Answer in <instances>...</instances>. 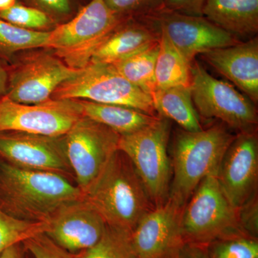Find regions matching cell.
Here are the masks:
<instances>
[{
	"label": "cell",
	"instance_id": "603a6c76",
	"mask_svg": "<svg viewBox=\"0 0 258 258\" xmlns=\"http://www.w3.org/2000/svg\"><path fill=\"white\" fill-rule=\"evenodd\" d=\"M159 50V41L112 64L127 81L152 96L156 91L155 69Z\"/></svg>",
	"mask_w": 258,
	"mask_h": 258
},
{
	"label": "cell",
	"instance_id": "277c9868",
	"mask_svg": "<svg viewBox=\"0 0 258 258\" xmlns=\"http://www.w3.org/2000/svg\"><path fill=\"white\" fill-rule=\"evenodd\" d=\"M104 0H90L77 14L50 32L46 47L71 69H83L102 43L127 19Z\"/></svg>",
	"mask_w": 258,
	"mask_h": 258
},
{
	"label": "cell",
	"instance_id": "f546056e",
	"mask_svg": "<svg viewBox=\"0 0 258 258\" xmlns=\"http://www.w3.org/2000/svg\"><path fill=\"white\" fill-rule=\"evenodd\" d=\"M116 14L125 18H141L162 9L164 0H104Z\"/></svg>",
	"mask_w": 258,
	"mask_h": 258
},
{
	"label": "cell",
	"instance_id": "cb8c5ba5",
	"mask_svg": "<svg viewBox=\"0 0 258 258\" xmlns=\"http://www.w3.org/2000/svg\"><path fill=\"white\" fill-rule=\"evenodd\" d=\"M50 32L33 31L0 18V60H9L23 50L45 48Z\"/></svg>",
	"mask_w": 258,
	"mask_h": 258
},
{
	"label": "cell",
	"instance_id": "3957f363",
	"mask_svg": "<svg viewBox=\"0 0 258 258\" xmlns=\"http://www.w3.org/2000/svg\"><path fill=\"white\" fill-rule=\"evenodd\" d=\"M236 136L215 125L198 132L181 130L172 147L170 198L186 205L202 181L217 175L220 164Z\"/></svg>",
	"mask_w": 258,
	"mask_h": 258
},
{
	"label": "cell",
	"instance_id": "7a4b0ae2",
	"mask_svg": "<svg viewBox=\"0 0 258 258\" xmlns=\"http://www.w3.org/2000/svg\"><path fill=\"white\" fill-rule=\"evenodd\" d=\"M84 198L107 225L131 232L155 206L128 158L117 151Z\"/></svg>",
	"mask_w": 258,
	"mask_h": 258
},
{
	"label": "cell",
	"instance_id": "d6986e66",
	"mask_svg": "<svg viewBox=\"0 0 258 258\" xmlns=\"http://www.w3.org/2000/svg\"><path fill=\"white\" fill-rule=\"evenodd\" d=\"M203 16L236 37H254L258 0H207Z\"/></svg>",
	"mask_w": 258,
	"mask_h": 258
},
{
	"label": "cell",
	"instance_id": "d6a6232c",
	"mask_svg": "<svg viewBox=\"0 0 258 258\" xmlns=\"http://www.w3.org/2000/svg\"><path fill=\"white\" fill-rule=\"evenodd\" d=\"M176 258H210L206 246L189 242H184L181 245Z\"/></svg>",
	"mask_w": 258,
	"mask_h": 258
},
{
	"label": "cell",
	"instance_id": "5b68a950",
	"mask_svg": "<svg viewBox=\"0 0 258 258\" xmlns=\"http://www.w3.org/2000/svg\"><path fill=\"white\" fill-rule=\"evenodd\" d=\"M170 120L158 115L157 119L134 133L120 136L118 150L123 153L140 176L154 206L168 200L172 176L168 154Z\"/></svg>",
	"mask_w": 258,
	"mask_h": 258
},
{
	"label": "cell",
	"instance_id": "4316f807",
	"mask_svg": "<svg viewBox=\"0 0 258 258\" xmlns=\"http://www.w3.org/2000/svg\"><path fill=\"white\" fill-rule=\"evenodd\" d=\"M47 222H34L18 220L0 210V256L14 244L45 233Z\"/></svg>",
	"mask_w": 258,
	"mask_h": 258
},
{
	"label": "cell",
	"instance_id": "1f68e13d",
	"mask_svg": "<svg viewBox=\"0 0 258 258\" xmlns=\"http://www.w3.org/2000/svg\"><path fill=\"white\" fill-rule=\"evenodd\" d=\"M207 0H164V9L181 14L203 16Z\"/></svg>",
	"mask_w": 258,
	"mask_h": 258
},
{
	"label": "cell",
	"instance_id": "7c38bea8",
	"mask_svg": "<svg viewBox=\"0 0 258 258\" xmlns=\"http://www.w3.org/2000/svg\"><path fill=\"white\" fill-rule=\"evenodd\" d=\"M146 17L155 23L161 33L190 64L198 55L240 42L204 16L181 14L162 8Z\"/></svg>",
	"mask_w": 258,
	"mask_h": 258
},
{
	"label": "cell",
	"instance_id": "44dd1931",
	"mask_svg": "<svg viewBox=\"0 0 258 258\" xmlns=\"http://www.w3.org/2000/svg\"><path fill=\"white\" fill-rule=\"evenodd\" d=\"M153 105L158 115L175 121L183 130L198 132L203 129L190 86H176L156 90L152 94Z\"/></svg>",
	"mask_w": 258,
	"mask_h": 258
},
{
	"label": "cell",
	"instance_id": "e0dca14e",
	"mask_svg": "<svg viewBox=\"0 0 258 258\" xmlns=\"http://www.w3.org/2000/svg\"><path fill=\"white\" fill-rule=\"evenodd\" d=\"M204 60L230 80L254 104L258 102V40L254 37L203 54Z\"/></svg>",
	"mask_w": 258,
	"mask_h": 258
},
{
	"label": "cell",
	"instance_id": "8d00e7d4",
	"mask_svg": "<svg viewBox=\"0 0 258 258\" xmlns=\"http://www.w3.org/2000/svg\"><path fill=\"white\" fill-rule=\"evenodd\" d=\"M176 256H175V257H174V258H176Z\"/></svg>",
	"mask_w": 258,
	"mask_h": 258
},
{
	"label": "cell",
	"instance_id": "4fadbf2b",
	"mask_svg": "<svg viewBox=\"0 0 258 258\" xmlns=\"http://www.w3.org/2000/svg\"><path fill=\"white\" fill-rule=\"evenodd\" d=\"M0 160L13 165L74 176L62 137L0 132Z\"/></svg>",
	"mask_w": 258,
	"mask_h": 258
},
{
	"label": "cell",
	"instance_id": "836d02e7",
	"mask_svg": "<svg viewBox=\"0 0 258 258\" xmlns=\"http://www.w3.org/2000/svg\"><path fill=\"white\" fill-rule=\"evenodd\" d=\"M8 69L0 60V99L5 96L8 88Z\"/></svg>",
	"mask_w": 258,
	"mask_h": 258
},
{
	"label": "cell",
	"instance_id": "9c48e42d",
	"mask_svg": "<svg viewBox=\"0 0 258 258\" xmlns=\"http://www.w3.org/2000/svg\"><path fill=\"white\" fill-rule=\"evenodd\" d=\"M119 139L114 131L83 116L64 136L76 185L84 195L118 150Z\"/></svg>",
	"mask_w": 258,
	"mask_h": 258
},
{
	"label": "cell",
	"instance_id": "e575fe53",
	"mask_svg": "<svg viewBox=\"0 0 258 258\" xmlns=\"http://www.w3.org/2000/svg\"><path fill=\"white\" fill-rule=\"evenodd\" d=\"M0 258H23V243L11 246L3 252Z\"/></svg>",
	"mask_w": 258,
	"mask_h": 258
},
{
	"label": "cell",
	"instance_id": "ffe728a7",
	"mask_svg": "<svg viewBox=\"0 0 258 258\" xmlns=\"http://www.w3.org/2000/svg\"><path fill=\"white\" fill-rule=\"evenodd\" d=\"M74 100L79 103L83 117L106 125L120 136L141 130L153 123L158 117L130 107Z\"/></svg>",
	"mask_w": 258,
	"mask_h": 258
},
{
	"label": "cell",
	"instance_id": "484cf974",
	"mask_svg": "<svg viewBox=\"0 0 258 258\" xmlns=\"http://www.w3.org/2000/svg\"><path fill=\"white\" fill-rule=\"evenodd\" d=\"M0 18L15 26L33 31L50 32L58 23L42 10L18 0L9 9L0 13Z\"/></svg>",
	"mask_w": 258,
	"mask_h": 258
},
{
	"label": "cell",
	"instance_id": "f1b7e54d",
	"mask_svg": "<svg viewBox=\"0 0 258 258\" xmlns=\"http://www.w3.org/2000/svg\"><path fill=\"white\" fill-rule=\"evenodd\" d=\"M45 12L58 24L66 23L77 14L90 0H20Z\"/></svg>",
	"mask_w": 258,
	"mask_h": 258
},
{
	"label": "cell",
	"instance_id": "8992f818",
	"mask_svg": "<svg viewBox=\"0 0 258 258\" xmlns=\"http://www.w3.org/2000/svg\"><path fill=\"white\" fill-rule=\"evenodd\" d=\"M189 199L181 217L184 242L206 246L219 239L246 234L238 210L225 196L217 175L204 179Z\"/></svg>",
	"mask_w": 258,
	"mask_h": 258
},
{
	"label": "cell",
	"instance_id": "7402d4cb",
	"mask_svg": "<svg viewBox=\"0 0 258 258\" xmlns=\"http://www.w3.org/2000/svg\"><path fill=\"white\" fill-rule=\"evenodd\" d=\"M155 79L156 90L191 84V64L162 33L156 62Z\"/></svg>",
	"mask_w": 258,
	"mask_h": 258
},
{
	"label": "cell",
	"instance_id": "83f0119b",
	"mask_svg": "<svg viewBox=\"0 0 258 258\" xmlns=\"http://www.w3.org/2000/svg\"><path fill=\"white\" fill-rule=\"evenodd\" d=\"M206 248L210 258H258L257 238L246 234L219 239Z\"/></svg>",
	"mask_w": 258,
	"mask_h": 258
},
{
	"label": "cell",
	"instance_id": "8fae6325",
	"mask_svg": "<svg viewBox=\"0 0 258 258\" xmlns=\"http://www.w3.org/2000/svg\"><path fill=\"white\" fill-rule=\"evenodd\" d=\"M81 70L71 69L53 54L32 52L8 69L5 96L24 104L43 103L51 99L60 84Z\"/></svg>",
	"mask_w": 258,
	"mask_h": 258
},
{
	"label": "cell",
	"instance_id": "5bb4252c",
	"mask_svg": "<svg viewBox=\"0 0 258 258\" xmlns=\"http://www.w3.org/2000/svg\"><path fill=\"white\" fill-rule=\"evenodd\" d=\"M184 206L169 197L142 217L132 231V244L139 258H173L184 243L181 217Z\"/></svg>",
	"mask_w": 258,
	"mask_h": 258
},
{
	"label": "cell",
	"instance_id": "ba28073f",
	"mask_svg": "<svg viewBox=\"0 0 258 258\" xmlns=\"http://www.w3.org/2000/svg\"><path fill=\"white\" fill-rule=\"evenodd\" d=\"M190 88L199 115L222 120L239 133L255 132L257 112L253 102L197 62L191 64Z\"/></svg>",
	"mask_w": 258,
	"mask_h": 258
},
{
	"label": "cell",
	"instance_id": "d590c367",
	"mask_svg": "<svg viewBox=\"0 0 258 258\" xmlns=\"http://www.w3.org/2000/svg\"><path fill=\"white\" fill-rule=\"evenodd\" d=\"M18 1V0H0V13L9 9Z\"/></svg>",
	"mask_w": 258,
	"mask_h": 258
},
{
	"label": "cell",
	"instance_id": "6da1fadb",
	"mask_svg": "<svg viewBox=\"0 0 258 258\" xmlns=\"http://www.w3.org/2000/svg\"><path fill=\"white\" fill-rule=\"evenodd\" d=\"M83 198L79 186L60 174L23 169L0 160V210L10 216L47 222L64 204Z\"/></svg>",
	"mask_w": 258,
	"mask_h": 258
},
{
	"label": "cell",
	"instance_id": "d4e9b609",
	"mask_svg": "<svg viewBox=\"0 0 258 258\" xmlns=\"http://www.w3.org/2000/svg\"><path fill=\"white\" fill-rule=\"evenodd\" d=\"M131 235V232L106 225L98 243L76 255V257L139 258L134 250Z\"/></svg>",
	"mask_w": 258,
	"mask_h": 258
},
{
	"label": "cell",
	"instance_id": "2e32d148",
	"mask_svg": "<svg viewBox=\"0 0 258 258\" xmlns=\"http://www.w3.org/2000/svg\"><path fill=\"white\" fill-rule=\"evenodd\" d=\"M47 223L45 235L74 255L98 243L106 227L101 215L85 198L64 204Z\"/></svg>",
	"mask_w": 258,
	"mask_h": 258
},
{
	"label": "cell",
	"instance_id": "ac0fdd59",
	"mask_svg": "<svg viewBox=\"0 0 258 258\" xmlns=\"http://www.w3.org/2000/svg\"><path fill=\"white\" fill-rule=\"evenodd\" d=\"M161 32L147 17L120 24L93 54L92 62L113 64L159 41Z\"/></svg>",
	"mask_w": 258,
	"mask_h": 258
},
{
	"label": "cell",
	"instance_id": "9a60e30c",
	"mask_svg": "<svg viewBox=\"0 0 258 258\" xmlns=\"http://www.w3.org/2000/svg\"><path fill=\"white\" fill-rule=\"evenodd\" d=\"M222 191L239 210L254 198L258 179V140L255 132L236 135L217 173Z\"/></svg>",
	"mask_w": 258,
	"mask_h": 258
},
{
	"label": "cell",
	"instance_id": "30bf717a",
	"mask_svg": "<svg viewBox=\"0 0 258 258\" xmlns=\"http://www.w3.org/2000/svg\"><path fill=\"white\" fill-rule=\"evenodd\" d=\"M76 100L51 99L24 104L4 96L0 99V132L62 137L82 118Z\"/></svg>",
	"mask_w": 258,
	"mask_h": 258
},
{
	"label": "cell",
	"instance_id": "52a82bcc",
	"mask_svg": "<svg viewBox=\"0 0 258 258\" xmlns=\"http://www.w3.org/2000/svg\"><path fill=\"white\" fill-rule=\"evenodd\" d=\"M51 98L118 105L157 115L152 96L127 81L112 64L91 61L79 74L60 84Z\"/></svg>",
	"mask_w": 258,
	"mask_h": 258
},
{
	"label": "cell",
	"instance_id": "4dcf8cb0",
	"mask_svg": "<svg viewBox=\"0 0 258 258\" xmlns=\"http://www.w3.org/2000/svg\"><path fill=\"white\" fill-rule=\"evenodd\" d=\"M33 258H77L56 244L45 233L30 237L23 242Z\"/></svg>",
	"mask_w": 258,
	"mask_h": 258
}]
</instances>
